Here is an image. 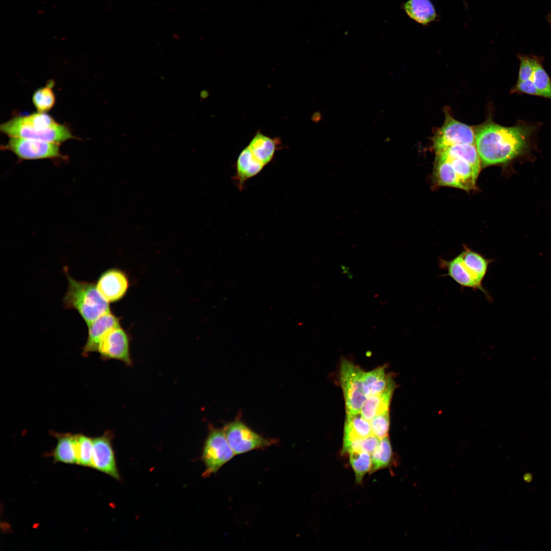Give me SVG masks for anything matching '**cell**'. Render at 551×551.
Listing matches in <instances>:
<instances>
[{
    "mask_svg": "<svg viewBox=\"0 0 551 551\" xmlns=\"http://www.w3.org/2000/svg\"><path fill=\"white\" fill-rule=\"evenodd\" d=\"M534 125L520 124L507 127L491 120L474 130L475 145L482 167L506 164L523 155L530 146Z\"/></svg>",
    "mask_w": 551,
    "mask_h": 551,
    "instance_id": "cell-1",
    "label": "cell"
},
{
    "mask_svg": "<svg viewBox=\"0 0 551 551\" xmlns=\"http://www.w3.org/2000/svg\"><path fill=\"white\" fill-rule=\"evenodd\" d=\"M9 137L32 139L60 144L74 137L69 128L56 122L46 113L16 116L0 126Z\"/></svg>",
    "mask_w": 551,
    "mask_h": 551,
    "instance_id": "cell-2",
    "label": "cell"
},
{
    "mask_svg": "<svg viewBox=\"0 0 551 551\" xmlns=\"http://www.w3.org/2000/svg\"><path fill=\"white\" fill-rule=\"evenodd\" d=\"M66 273L68 287L63 299L65 309L76 310L87 327L111 312L109 302L99 292L95 283L76 280Z\"/></svg>",
    "mask_w": 551,
    "mask_h": 551,
    "instance_id": "cell-3",
    "label": "cell"
},
{
    "mask_svg": "<svg viewBox=\"0 0 551 551\" xmlns=\"http://www.w3.org/2000/svg\"><path fill=\"white\" fill-rule=\"evenodd\" d=\"M364 371L346 359L341 361L339 370L340 382L344 398L346 415L360 413L367 396L363 382Z\"/></svg>",
    "mask_w": 551,
    "mask_h": 551,
    "instance_id": "cell-4",
    "label": "cell"
},
{
    "mask_svg": "<svg viewBox=\"0 0 551 551\" xmlns=\"http://www.w3.org/2000/svg\"><path fill=\"white\" fill-rule=\"evenodd\" d=\"M223 429L212 428L205 441L201 460L205 466L204 478L216 473L235 456Z\"/></svg>",
    "mask_w": 551,
    "mask_h": 551,
    "instance_id": "cell-5",
    "label": "cell"
},
{
    "mask_svg": "<svg viewBox=\"0 0 551 551\" xmlns=\"http://www.w3.org/2000/svg\"><path fill=\"white\" fill-rule=\"evenodd\" d=\"M227 439L235 455L265 449L277 443V440L265 438L253 431L243 422L235 419L222 428Z\"/></svg>",
    "mask_w": 551,
    "mask_h": 551,
    "instance_id": "cell-6",
    "label": "cell"
},
{
    "mask_svg": "<svg viewBox=\"0 0 551 551\" xmlns=\"http://www.w3.org/2000/svg\"><path fill=\"white\" fill-rule=\"evenodd\" d=\"M9 137L8 142L2 147L12 152L20 160L57 159L62 157L59 144L17 137Z\"/></svg>",
    "mask_w": 551,
    "mask_h": 551,
    "instance_id": "cell-7",
    "label": "cell"
},
{
    "mask_svg": "<svg viewBox=\"0 0 551 551\" xmlns=\"http://www.w3.org/2000/svg\"><path fill=\"white\" fill-rule=\"evenodd\" d=\"M433 142L436 153L456 144L475 145L474 131L470 126L455 119L446 112L444 123L436 132Z\"/></svg>",
    "mask_w": 551,
    "mask_h": 551,
    "instance_id": "cell-8",
    "label": "cell"
},
{
    "mask_svg": "<svg viewBox=\"0 0 551 551\" xmlns=\"http://www.w3.org/2000/svg\"><path fill=\"white\" fill-rule=\"evenodd\" d=\"M112 438L111 433L106 432L101 436L92 438L91 467L120 481L121 478L118 470L112 445Z\"/></svg>",
    "mask_w": 551,
    "mask_h": 551,
    "instance_id": "cell-9",
    "label": "cell"
},
{
    "mask_svg": "<svg viewBox=\"0 0 551 551\" xmlns=\"http://www.w3.org/2000/svg\"><path fill=\"white\" fill-rule=\"evenodd\" d=\"M97 352L105 359H116L127 364L131 363L129 340L120 326L108 331L99 342Z\"/></svg>",
    "mask_w": 551,
    "mask_h": 551,
    "instance_id": "cell-10",
    "label": "cell"
},
{
    "mask_svg": "<svg viewBox=\"0 0 551 551\" xmlns=\"http://www.w3.org/2000/svg\"><path fill=\"white\" fill-rule=\"evenodd\" d=\"M96 285L99 292L109 303L117 301L123 296L128 287V282L122 271L111 269L99 276Z\"/></svg>",
    "mask_w": 551,
    "mask_h": 551,
    "instance_id": "cell-11",
    "label": "cell"
},
{
    "mask_svg": "<svg viewBox=\"0 0 551 551\" xmlns=\"http://www.w3.org/2000/svg\"><path fill=\"white\" fill-rule=\"evenodd\" d=\"M119 326L118 318L111 312L95 319L88 326V337L83 347L82 354L87 356L90 353L97 352L103 335L111 329Z\"/></svg>",
    "mask_w": 551,
    "mask_h": 551,
    "instance_id": "cell-12",
    "label": "cell"
},
{
    "mask_svg": "<svg viewBox=\"0 0 551 551\" xmlns=\"http://www.w3.org/2000/svg\"><path fill=\"white\" fill-rule=\"evenodd\" d=\"M264 166L254 156L248 146L244 148L237 159L236 173L233 178L237 187L241 191L246 181L259 174Z\"/></svg>",
    "mask_w": 551,
    "mask_h": 551,
    "instance_id": "cell-13",
    "label": "cell"
},
{
    "mask_svg": "<svg viewBox=\"0 0 551 551\" xmlns=\"http://www.w3.org/2000/svg\"><path fill=\"white\" fill-rule=\"evenodd\" d=\"M438 265L442 269L445 270L446 273L442 277H449L462 288H471L474 290H480L483 292L489 302L493 300L492 297L485 289L481 288L464 270L458 256L447 260L439 258Z\"/></svg>",
    "mask_w": 551,
    "mask_h": 551,
    "instance_id": "cell-14",
    "label": "cell"
},
{
    "mask_svg": "<svg viewBox=\"0 0 551 551\" xmlns=\"http://www.w3.org/2000/svg\"><path fill=\"white\" fill-rule=\"evenodd\" d=\"M52 434L57 440V445L51 453L54 461L77 464V434L55 432H53Z\"/></svg>",
    "mask_w": 551,
    "mask_h": 551,
    "instance_id": "cell-15",
    "label": "cell"
},
{
    "mask_svg": "<svg viewBox=\"0 0 551 551\" xmlns=\"http://www.w3.org/2000/svg\"><path fill=\"white\" fill-rule=\"evenodd\" d=\"M436 154L440 155L450 163L459 178L464 190L469 191L475 188L479 173L468 161L445 151L436 153Z\"/></svg>",
    "mask_w": 551,
    "mask_h": 551,
    "instance_id": "cell-16",
    "label": "cell"
},
{
    "mask_svg": "<svg viewBox=\"0 0 551 551\" xmlns=\"http://www.w3.org/2000/svg\"><path fill=\"white\" fill-rule=\"evenodd\" d=\"M395 388L394 384L381 393L369 396L361 408L362 416L370 421L377 415L389 411Z\"/></svg>",
    "mask_w": 551,
    "mask_h": 551,
    "instance_id": "cell-17",
    "label": "cell"
},
{
    "mask_svg": "<svg viewBox=\"0 0 551 551\" xmlns=\"http://www.w3.org/2000/svg\"><path fill=\"white\" fill-rule=\"evenodd\" d=\"M364 390L367 397L384 391L395 384L391 376L386 371L384 366L378 367L363 374Z\"/></svg>",
    "mask_w": 551,
    "mask_h": 551,
    "instance_id": "cell-18",
    "label": "cell"
},
{
    "mask_svg": "<svg viewBox=\"0 0 551 551\" xmlns=\"http://www.w3.org/2000/svg\"><path fill=\"white\" fill-rule=\"evenodd\" d=\"M434 178L436 185L464 190V187L450 163L436 154Z\"/></svg>",
    "mask_w": 551,
    "mask_h": 551,
    "instance_id": "cell-19",
    "label": "cell"
},
{
    "mask_svg": "<svg viewBox=\"0 0 551 551\" xmlns=\"http://www.w3.org/2000/svg\"><path fill=\"white\" fill-rule=\"evenodd\" d=\"M404 9L411 19L422 25H427L437 18L430 0H409L404 5Z\"/></svg>",
    "mask_w": 551,
    "mask_h": 551,
    "instance_id": "cell-20",
    "label": "cell"
},
{
    "mask_svg": "<svg viewBox=\"0 0 551 551\" xmlns=\"http://www.w3.org/2000/svg\"><path fill=\"white\" fill-rule=\"evenodd\" d=\"M278 143L277 140L257 133L248 146L257 159L265 166L273 159Z\"/></svg>",
    "mask_w": 551,
    "mask_h": 551,
    "instance_id": "cell-21",
    "label": "cell"
},
{
    "mask_svg": "<svg viewBox=\"0 0 551 551\" xmlns=\"http://www.w3.org/2000/svg\"><path fill=\"white\" fill-rule=\"evenodd\" d=\"M372 435L370 421L360 413L346 415L344 427L343 442L363 438Z\"/></svg>",
    "mask_w": 551,
    "mask_h": 551,
    "instance_id": "cell-22",
    "label": "cell"
},
{
    "mask_svg": "<svg viewBox=\"0 0 551 551\" xmlns=\"http://www.w3.org/2000/svg\"><path fill=\"white\" fill-rule=\"evenodd\" d=\"M464 263L469 268L477 280L481 283L486 276L490 264L494 260L487 259L481 254L471 250L466 246L460 253Z\"/></svg>",
    "mask_w": 551,
    "mask_h": 551,
    "instance_id": "cell-23",
    "label": "cell"
},
{
    "mask_svg": "<svg viewBox=\"0 0 551 551\" xmlns=\"http://www.w3.org/2000/svg\"><path fill=\"white\" fill-rule=\"evenodd\" d=\"M371 467L370 473L386 468L390 465L392 458V450L388 436L380 439L378 446L371 455Z\"/></svg>",
    "mask_w": 551,
    "mask_h": 551,
    "instance_id": "cell-24",
    "label": "cell"
},
{
    "mask_svg": "<svg viewBox=\"0 0 551 551\" xmlns=\"http://www.w3.org/2000/svg\"><path fill=\"white\" fill-rule=\"evenodd\" d=\"M55 82L50 80L46 85L37 89L33 93L32 101L37 112L46 113L54 106L56 101L53 90Z\"/></svg>",
    "mask_w": 551,
    "mask_h": 551,
    "instance_id": "cell-25",
    "label": "cell"
},
{
    "mask_svg": "<svg viewBox=\"0 0 551 551\" xmlns=\"http://www.w3.org/2000/svg\"><path fill=\"white\" fill-rule=\"evenodd\" d=\"M349 462L354 471L356 483L360 484L371 467V455L365 452H352L349 454Z\"/></svg>",
    "mask_w": 551,
    "mask_h": 551,
    "instance_id": "cell-26",
    "label": "cell"
},
{
    "mask_svg": "<svg viewBox=\"0 0 551 551\" xmlns=\"http://www.w3.org/2000/svg\"><path fill=\"white\" fill-rule=\"evenodd\" d=\"M380 440L379 438L372 434L363 438L343 442L342 453L365 452L371 455L378 446Z\"/></svg>",
    "mask_w": 551,
    "mask_h": 551,
    "instance_id": "cell-27",
    "label": "cell"
},
{
    "mask_svg": "<svg viewBox=\"0 0 551 551\" xmlns=\"http://www.w3.org/2000/svg\"><path fill=\"white\" fill-rule=\"evenodd\" d=\"M77 464L91 467L93 455L92 438L82 434H77Z\"/></svg>",
    "mask_w": 551,
    "mask_h": 551,
    "instance_id": "cell-28",
    "label": "cell"
},
{
    "mask_svg": "<svg viewBox=\"0 0 551 551\" xmlns=\"http://www.w3.org/2000/svg\"><path fill=\"white\" fill-rule=\"evenodd\" d=\"M541 58L537 62L530 78L538 90L540 96L551 99V80L542 65Z\"/></svg>",
    "mask_w": 551,
    "mask_h": 551,
    "instance_id": "cell-29",
    "label": "cell"
},
{
    "mask_svg": "<svg viewBox=\"0 0 551 551\" xmlns=\"http://www.w3.org/2000/svg\"><path fill=\"white\" fill-rule=\"evenodd\" d=\"M518 59L520 60V67L517 81L530 80L541 58L532 55H518Z\"/></svg>",
    "mask_w": 551,
    "mask_h": 551,
    "instance_id": "cell-30",
    "label": "cell"
},
{
    "mask_svg": "<svg viewBox=\"0 0 551 551\" xmlns=\"http://www.w3.org/2000/svg\"><path fill=\"white\" fill-rule=\"evenodd\" d=\"M369 421L373 435L380 439L387 436L390 424L389 411L377 415Z\"/></svg>",
    "mask_w": 551,
    "mask_h": 551,
    "instance_id": "cell-31",
    "label": "cell"
},
{
    "mask_svg": "<svg viewBox=\"0 0 551 551\" xmlns=\"http://www.w3.org/2000/svg\"><path fill=\"white\" fill-rule=\"evenodd\" d=\"M512 90L513 92L517 93L540 96L538 90L534 83L531 80H527L523 81H517Z\"/></svg>",
    "mask_w": 551,
    "mask_h": 551,
    "instance_id": "cell-32",
    "label": "cell"
},
{
    "mask_svg": "<svg viewBox=\"0 0 551 551\" xmlns=\"http://www.w3.org/2000/svg\"><path fill=\"white\" fill-rule=\"evenodd\" d=\"M523 480L528 483L531 482L532 481V475L530 473H526L523 477Z\"/></svg>",
    "mask_w": 551,
    "mask_h": 551,
    "instance_id": "cell-33",
    "label": "cell"
},
{
    "mask_svg": "<svg viewBox=\"0 0 551 551\" xmlns=\"http://www.w3.org/2000/svg\"><path fill=\"white\" fill-rule=\"evenodd\" d=\"M547 20L549 22L551 27V12L547 15Z\"/></svg>",
    "mask_w": 551,
    "mask_h": 551,
    "instance_id": "cell-34",
    "label": "cell"
}]
</instances>
